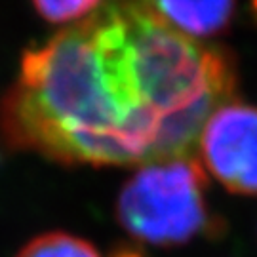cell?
Instances as JSON below:
<instances>
[{"instance_id":"1","label":"cell","mask_w":257,"mask_h":257,"mask_svg":"<svg viewBox=\"0 0 257 257\" xmlns=\"http://www.w3.org/2000/svg\"><path fill=\"white\" fill-rule=\"evenodd\" d=\"M12 147L69 166L166 160L164 126L134 40V0H107L21 57L0 101Z\"/></svg>"},{"instance_id":"3","label":"cell","mask_w":257,"mask_h":257,"mask_svg":"<svg viewBox=\"0 0 257 257\" xmlns=\"http://www.w3.org/2000/svg\"><path fill=\"white\" fill-rule=\"evenodd\" d=\"M204 172L227 191L257 196V107L227 101L211 112L196 141Z\"/></svg>"},{"instance_id":"2","label":"cell","mask_w":257,"mask_h":257,"mask_svg":"<svg viewBox=\"0 0 257 257\" xmlns=\"http://www.w3.org/2000/svg\"><path fill=\"white\" fill-rule=\"evenodd\" d=\"M208 177L196 156L141 164L120 189L116 219L138 242L183 246L215 227L206 204Z\"/></svg>"},{"instance_id":"5","label":"cell","mask_w":257,"mask_h":257,"mask_svg":"<svg viewBox=\"0 0 257 257\" xmlns=\"http://www.w3.org/2000/svg\"><path fill=\"white\" fill-rule=\"evenodd\" d=\"M16 257H101L88 240L61 230L38 234L18 251Z\"/></svg>"},{"instance_id":"6","label":"cell","mask_w":257,"mask_h":257,"mask_svg":"<svg viewBox=\"0 0 257 257\" xmlns=\"http://www.w3.org/2000/svg\"><path fill=\"white\" fill-rule=\"evenodd\" d=\"M103 0H33L37 12L52 23H69L84 19Z\"/></svg>"},{"instance_id":"4","label":"cell","mask_w":257,"mask_h":257,"mask_svg":"<svg viewBox=\"0 0 257 257\" xmlns=\"http://www.w3.org/2000/svg\"><path fill=\"white\" fill-rule=\"evenodd\" d=\"M156 18L191 38H210L232 23L236 0H145Z\"/></svg>"},{"instance_id":"7","label":"cell","mask_w":257,"mask_h":257,"mask_svg":"<svg viewBox=\"0 0 257 257\" xmlns=\"http://www.w3.org/2000/svg\"><path fill=\"white\" fill-rule=\"evenodd\" d=\"M251 8H253V12H255L257 16V0H251Z\"/></svg>"}]
</instances>
